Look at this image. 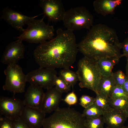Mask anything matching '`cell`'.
<instances>
[{
  "instance_id": "obj_30",
  "label": "cell",
  "mask_w": 128,
  "mask_h": 128,
  "mask_svg": "<svg viewBox=\"0 0 128 128\" xmlns=\"http://www.w3.org/2000/svg\"><path fill=\"white\" fill-rule=\"evenodd\" d=\"M63 100L69 105H71L77 103L78 98L74 92L72 91L68 94Z\"/></svg>"
},
{
  "instance_id": "obj_16",
  "label": "cell",
  "mask_w": 128,
  "mask_h": 128,
  "mask_svg": "<svg viewBox=\"0 0 128 128\" xmlns=\"http://www.w3.org/2000/svg\"><path fill=\"white\" fill-rule=\"evenodd\" d=\"M102 117L105 123L110 128H123L128 118L124 111L114 109L104 113Z\"/></svg>"
},
{
  "instance_id": "obj_29",
  "label": "cell",
  "mask_w": 128,
  "mask_h": 128,
  "mask_svg": "<svg viewBox=\"0 0 128 128\" xmlns=\"http://www.w3.org/2000/svg\"><path fill=\"white\" fill-rule=\"evenodd\" d=\"M0 128H14V121L0 116Z\"/></svg>"
},
{
  "instance_id": "obj_21",
  "label": "cell",
  "mask_w": 128,
  "mask_h": 128,
  "mask_svg": "<svg viewBox=\"0 0 128 128\" xmlns=\"http://www.w3.org/2000/svg\"><path fill=\"white\" fill-rule=\"evenodd\" d=\"M109 104L113 109L124 111L128 106V97L109 98Z\"/></svg>"
},
{
  "instance_id": "obj_36",
  "label": "cell",
  "mask_w": 128,
  "mask_h": 128,
  "mask_svg": "<svg viewBox=\"0 0 128 128\" xmlns=\"http://www.w3.org/2000/svg\"><path fill=\"white\" fill-rule=\"evenodd\" d=\"M123 128H128V125L127 126H124Z\"/></svg>"
},
{
  "instance_id": "obj_20",
  "label": "cell",
  "mask_w": 128,
  "mask_h": 128,
  "mask_svg": "<svg viewBox=\"0 0 128 128\" xmlns=\"http://www.w3.org/2000/svg\"><path fill=\"white\" fill-rule=\"evenodd\" d=\"M59 76L62 78L71 87H73L79 81L76 72L70 70L69 68L63 69L59 73Z\"/></svg>"
},
{
  "instance_id": "obj_5",
  "label": "cell",
  "mask_w": 128,
  "mask_h": 128,
  "mask_svg": "<svg viewBox=\"0 0 128 128\" xmlns=\"http://www.w3.org/2000/svg\"><path fill=\"white\" fill-rule=\"evenodd\" d=\"M44 17L40 19L35 18L31 20L27 25V28L17 37L18 39L29 43L40 44L53 39L55 29L52 26L44 22Z\"/></svg>"
},
{
  "instance_id": "obj_4",
  "label": "cell",
  "mask_w": 128,
  "mask_h": 128,
  "mask_svg": "<svg viewBox=\"0 0 128 128\" xmlns=\"http://www.w3.org/2000/svg\"><path fill=\"white\" fill-rule=\"evenodd\" d=\"M76 72L81 88H86L97 92L100 81L102 77L97 60L84 56L78 61Z\"/></svg>"
},
{
  "instance_id": "obj_6",
  "label": "cell",
  "mask_w": 128,
  "mask_h": 128,
  "mask_svg": "<svg viewBox=\"0 0 128 128\" xmlns=\"http://www.w3.org/2000/svg\"><path fill=\"white\" fill-rule=\"evenodd\" d=\"M62 21L67 29L73 32L83 29L89 30L93 26L94 18L85 7H78L66 11Z\"/></svg>"
},
{
  "instance_id": "obj_18",
  "label": "cell",
  "mask_w": 128,
  "mask_h": 128,
  "mask_svg": "<svg viewBox=\"0 0 128 128\" xmlns=\"http://www.w3.org/2000/svg\"><path fill=\"white\" fill-rule=\"evenodd\" d=\"M115 82L112 75L108 76H102L99 83L97 92L103 97L109 98L111 91L114 86Z\"/></svg>"
},
{
  "instance_id": "obj_1",
  "label": "cell",
  "mask_w": 128,
  "mask_h": 128,
  "mask_svg": "<svg viewBox=\"0 0 128 128\" xmlns=\"http://www.w3.org/2000/svg\"><path fill=\"white\" fill-rule=\"evenodd\" d=\"M78 51L73 32L59 28L56 36L37 46L33 55L40 67L63 69L69 68L74 63Z\"/></svg>"
},
{
  "instance_id": "obj_3",
  "label": "cell",
  "mask_w": 128,
  "mask_h": 128,
  "mask_svg": "<svg viewBox=\"0 0 128 128\" xmlns=\"http://www.w3.org/2000/svg\"><path fill=\"white\" fill-rule=\"evenodd\" d=\"M42 128H87L82 113L69 107L60 108L46 118Z\"/></svg>"
},
{
  "instance_id": "obj_12",
  "label": "cell",
  "mask_w": 128,
  "mask_h": 128,
  "mask_svg": "<svg viewBox=\"0 0 128 128\" xmlns=\"http://www.w3.org/2000/svg\"><path fill=\"white\" fill-rule=\"evenodd\" d=\"M37 16L25 15L6 7L1 11V18L5 20L13 28L22 33L25 30L23 28V26Z\"/></svg>"
},
{
  "instance_id": "obj_28",
  "label": "cell",
  "mask_w": 128,
  "mask_h": 128,
  "mask_svg": "<svg viewBox=\"0 0 128 128\" xmlns=\"http://www.w3.org/2000/svg\"><path fill=\"white\" fill-rule=\"evenodd\" d=\"M79 101L80 104L84 108H86L94 103L95 98L84 95L81 97Z\"/></svg>"
},
{
  "instance_id": "obj_24",
  "label": "cell",
  "mask_w": 128,
  "mask_h": 128,
  "mask_svg": "<svg viewBox=\"0 0 128 128\" xmlns=\"http://www.w3.org/2000/svg\"><path fill=\"white\" fill-rule=\"evenodd\" d=\"M87 128H104L105 123L102 116L94 118H86Z\"/></svg>"
},
{
  "instance_id": "obj_23",
  "label": "cell",
  "mask_w": 128,
  "mask_h": 128,
  "mask_svg": "<svg viewBox=\"0 0 128 128\" xmlns=\"http://www.w3.org/2000/svg\"><path fill=\"white\" fill-rule=\"evenodd\" d=\"M96 94L94 103L103 111L104 113L108 112L113 109L110 106L109 98L102 96L98 94Z\"/></svg>"
},
{
  "instance_id": "obj_11",
  "label": "cell",
  "mask_w": 128,
  "mask_h": 128,
  "mask_svg": "<svg viewBox=\"0 0 128 128\" xmlns=\"http://www.w3.org/2000/svg\"><path fill=\"white\" fill-rule=\"evenodd\" d=\"M39 5L44 16L53 22L62 21L66 11L61 0H41Z\"/></svg>"
},
{
  "instance_id": "obj_22",
  "label": "cell",
  "mask_w": 128,
  "mask_h": 128,
  "mask_svg": "<svg viewBox=\"0 0 128 128\" xmlns=\"http://www.w3.org/2000/svg\"><path fill=\"white\" fill-rule=\"evenodd\" d=\"M104 112L94 103L85 108L82 113L85 118H94L102 116Z\"/></svg>"
},
{
  "instance_id": "obj_15",
  "label": "cell",
  "mask_w": 128,
  "mask_h": 128,
  "mask_svg": "<svg viewBox=\"0 0 128 128\" xmlns=\"http://www.w3.org/2000/svg\"><path fill=\"white\" fill-rule=\"evenodd\" d=\"M46 114L40 109L25 106L20 118L32 128H41Z\"/></svg>"
},
{
  "instance_id": "obj_14",
  "label": "cell",
  "mask_w": 128,
  "mask_h": 128,
  "mask_svg": "<svg viewBox=\"0 0 128 128\" xmlns=\"http://www.w3.org/2000/svg\"><path fill=\"white\" fill-rule=\"evenodd\" d=\"M44 94L42 87L30 85L25 93L23 100L24 105L25 106L40 110Z\"/></svg>"
},
{
  "instance_id": "obj_37",
  "label": "cell",
  "mask_w": 128,
  "mask_h": 128,
  "mask_svg": "<svg viewBox=\"0 0 128 128\" xmlns=\"http://www.w3.org/2000/svg\"><path fill=\"white\" fill-rule=\"evenodd\" d=\"M105 128H109V127H106Z\"/></svg>"
},
{
  "instance_id": "obj_7",
  "label": "cell",
  "mask_w": 128,
  "mask_h": 128,
  "mask_svg": "<svg viewBox=\"0 0 128 128\" xmlns=\"http://www.w3.org/2000/svg\"><path fill=\"white\" fill-rule=\"evenodd\" d=\"M6 78L3 88L12 92L14 96L17 93L25 92L27 82L26 75L23 73L21 67L17 64L7 65L4 71Z\"/></svg>"
},
{
  "instance_id": "obj_33",
  "label": "cell",
  "mask_w": 128,
  "mask_h": 128,
  "mask_svg": "<svg viewBox=\"0 0 128 128\" xmlns=\"http://www.w3.org/2000/svg\"><path fill=\"white\" fill-rule=\"evenodd\" d=\"M121 87L124 92L128 95V80L126 81Z\"/></svg>"
},
{
  "instance_id": "obj_2",
  "label": "cell",
  "mask_w": 128,
  "mask_h": 128,
  "mask_svg": "<svg viewBox=\"0 0 128 128\" xmlns=\"http://www.w3.org/2000/svg\"><path fill=\"white\" fill-rule=\"evenodd\" d=\"M79 51L84 56L97 60L102 58L122 57L119 41L115 31L107 25H93L78 44Z\"/></svg>"
},
{
  "instance_id": "obj_32",
  "label": "cell",
  "mask_w": 128,
  "mask_h": 128,
  "mask_svg": "<svg viewBox=\"0 0 128 128\" xmlns=\"http://www.w3.org/2000/svg\"><path fill=\"white\" fill-rule=\"evenodd\" d=\"M121 44L123 51L122 57L125 56L127 59H128V37L125 38Z\"/></svg>"
},
{
  "instance_id": "obj_8",
  "label": "cell",
  "mask_w": 128,
  "mask_h": 128,
  "mask_svg": "<svg viewBox=\"0 0 128 128\" xmlns=\"http://www.w3.org/2000/svg\"><path fill=\"white\" fill-rule=\"evenodd\" d=\"M57 73L55 69L40 67L26 75L27 82L30 85L47 89L54 86V79Z\"/></svg>"
},
{
  "instance_id": "obj_34",
  "label": "cell",
  "mask_w": 128,
  "mask_h": 128,
  "mask_svg": "<svg viewBox=\"0 0 128 128\" xmlns=\"http://www.w3.org/2000/svg\"><path fill=\"white\" fill-rule=\"evenodd\" d=\"M126 75L128 77V59H127V63L126 68Z\"/></svg>"
},
{
  "instance_id": "obj_25",
  "label": "cell",
  "mask_w": 128,
  "mask_h": 128,
  "mask_svg": "<svg viewBox=\"0 0 128 128\" xmlns=\"http://www.w3.org/2000/svg\"><path fill=\"white\" fill-rule=\"evenodd\" d=\"M55 87L59 91L63 93L67 92L71 90V87L60 76H56L54 80Z\"/></svg>"
},
{
  "instance_id": "obj_26",
  "label": "cell",
  "mask_w": 128,
  "mask_h": 128,
  "mask_svg": "<svg viewBox=\"0 0 128 128\" xmlns=\"http://www.w3.org/2000/svg\"><path fill=\"white\" fill-rule=\"evenodd\" d=\"M112 75L114 80L115 86H121L128 80V77L120 70L113 73Z\"/></svg>"
},
{
  "instance_id": "obj_35",
  "label": "cell",
  "mask_w": 128,
  "mask_h": 128,
  "mask_svg": "<svg viewBox=\"0 0 128 128\" xmlns=\"http://www.w3.org/2000/svg\"><path fill=\"white\" fill-rule=\"evenodd\" d=\"M124 111L127 117L128 118V106Z\"/></svg>"
},
{
  "instance_id": "obj_27",
  "label": "cell",
  "mask_w": 128,
  "mask_h": 128,
  "mask_svg": "<svg viewBox=\"0 0 128 128\" xmlns=\"http://www.w3.org/2000/svg\"><path fill=\"white\" fill-rule=\"evenodd\" d=\"M123 97H128V95L124 92L121 86H114L111 91L109 98H114Z\"/></svg>"
},
{
  "instance_id": "obj_19",
  "label": "cell",
  "mask_w": 128,
  "mask_h": 128,
  "mask_svg": "<svg viewBox=\"0 0 128 128\" xmlns=\"http://www.w3.org/2000/svg\"><path fill=\"white\" fill-rule=\"evenodd\" d=\"M119 59L106 57L97 60V63L102 76H108L112 75L114 66L119 61Z\"/></svg>"
},
{
  "instance_id": "obj_13",
  "label": "cell",
  "mask_w": 128,
  "mask_h": 128,
  "mask_svg": "<svg viewBox=\"0 0 128 128\" xmlns=\"http://www.w3.org/2000/svg\"><path fill=\"white\" fill-rule=\"evenodd\" d=\"M44 93L40 110L44 113H51L57 110L62 99V94L55 87L47 89Z\"/></svg>"
},
{
  "instance_id": "obj_17",
  "label": "cell",
  "mask_w": 128,
  "mask_h": 128,
  "mask_svg": "<svg viewBox=\"0 0 128 128\" xmlns=\"http://www.w3.org/2000/svg\"><path fill=\"white\" fill-rule=\"evenodd\" d=\"M122 1L121 0H96L94 1L93 5L97 13L105 16L113 14L116 7Z\"/></svg>"
},
{
  "instance_id": "obj_10",
  "label": "cell",
  "mask_w": 128,
  "mask_h": 128,
  "mask_svg": "<svg viewBox=\"0 0 128 128\" xmlns=\"http://www.w3.org/2000/svg\"><path fill=\"white\" fill-rule=\"evenodd\" d=\"M25 51L22 41L18 39L11 42L7 46L3 52L1 62L7 65L17 64L20 60L24 58Z\"/></svg>"
},
{
  "instance_id": "obj_31",
  "label": "cell",
  "mask_w": 128,
  "mask_h": 128,
  "mask_svg": "<svg viewBox=\"0 0 128 128\" xmlns=\"http://www.w3.org/2000/svg\"><path fill=\"white\" fill-rule=\"evenodd\" d=\"M14 122V128H32L21 118Z\"/></svg>"
},
{
  "instance_id": "obj_9",
  "label": "cell",
  "mask_w": 128,
  "mask_h": 128,
  "mask_svg": "<svg viewBox=\"0 0 128 128\" xmlns=\"http://www.w3.org/2000/svg\"><path fill=\"white\" fill-rule=\"evenodd\" d=\"M23 100L15 97L1 96L0 116L14 121L21 117L25 107Z\"/></svg>"
}]
</instances>
